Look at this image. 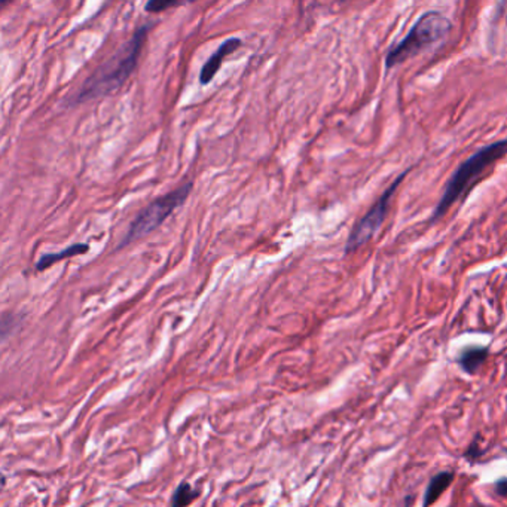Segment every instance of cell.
I'll return each instance as SVG.
<instances>
[{
	"mask_svg": "<svg viewBox=\"0 0 507 507\" xmlns=\"http://www.w3.org/2000/svg\"><path fill=\"white\" fill-rule=\"evenodd\" d=\"M153 23L138 27L133 38L121 46V48L104 63L97 67L82 87L70 97V104H79L92 99L107 96L118 89L133 73L138 55L142 52L143 42Z\"/></svg>",
	"mask_w": 507,
	"mask_h": 507,
	"instance_id": "cell-1",
	"label": "cell"
},
{
	"mask_svg": "<svg viewBox=\"0 0 507 507\" xmlns=\"http://www.w3.org/2000/svg\"><path fill=\"white\" fill-rule=\"evenodd\" d=\"M504 155H507V138L491 143L473 153L469 160H466L457 168L451 179L448 180L433 211L432 219L439 221L442 216H445L457 201H459L461 198L469 194L473 184L479 180V177L488 168L496 164L498 160H501Z\"/></svg>",
	"mask_w": 507,
	"mask_h": 507,
	"instance_id": "cell-2",
	"label": "cell"
},
{
	"mask_svg": "<svg viewBox=\"0 0 507 507\" xmlns=\"http://www.w3.org/2000/svg\"><path fill=\"white\" fill-rule=\"evenodd\" d=\"M452 30L451 20L439 11H428L417 20L411 32L399 43L393 45L386 55V69L390 70L418 55L428 46L447 38Z\"/></svg>",
	"mask_w": 507,
	"mask_h": 507,
	"instance_id": "cell-3",
	"label": "cell"
},
{
	"mask_svg": "<svg viewBox=\"0 0 507 507\" xmlns=\"http://www.w3.org/2000/svg\"><path fill=\"white\" fill-rule=\"evenodd\" d=\"M192 183L188 182L184 183L183 186L172 191L170 194H167L155 201L150 203L138 216L134 219L131 223L128 233L126 234L124 240L119 244V247H124V245L130 244L131 241H135L138 238H143L147 234H150L152 230H155L158 226H161L162 222L167 221V218H170V214L179 208L184 201H186L188 195L191 194Z\"/></svg>",
	"mask_w": 507,
	"mask_h": 507,
	"instance_id": "cell-4",
	"label": "cell"
},
{
	"mask_svg": "<svg viewBox=\"0 0 507 507\" xmlns=\"http://www.w3.org/2000/svg\"><path fill=\"white\" fill-rule=\"evenodd\" d=\"M409 172H411V168H406V170L401 176L396 177V180L377 199V203L371 207V210H369L364 216L357 222L355 229L351 230L348 241L345 244V253L356 252L357 249L362 247V245H364L366 243H369L374 238V235L378 233L384 221H386V218H387V213H389V208L391 204V198L394 196L396 191L399 189V186H401V183L403 182V179L408 176Z\"/></svg>",
	"mask_w": 507,
	"mask_h": 507,
	"instance_id": "cell-5",
	"label": "cell"
},
{
	"mask_svg": "<svg viewBox=\"0 0 507 507\" xmlns=\"http://www.w3.org/2000/svg\"><path fill=\"white\" fill-rule=\"evenodd\" d=\"M241 46V39L238 38H229L226 39L219 48L216 50V52H214L208 60H207V63L203 66L201 69V73H199V84H203V85H207L211 82V79L216 76L218 70L221 69L222 63H223V60L229 55V54H233L235 52L238 48Z\"/></svg>",
	"mask_w": 507,
	"mask_h": 507,
	"instance_id": "cell-6",
	"label": "cell"
},
{
	"mask_svg": "<svg viewBox=\"0 0 507 507\" xmlns=\"http://www.w3.org/2000/svg\"><path fill=\"white\" fill-rule=\"evenodd\" d=\"M488 355H489V350L486 347L472 345L459 352L457 362L466 374L472 375L479 371V367L486 362Z\"/></svg>",
	"mask_w": 507,
	"mask_h": 507,
	"instance_id": "cell-7",
	"label": "cell"
},
{
	"mask_svg": "<svg viewBox=\"0 0 507 507\" xmlns=\"http://www.w3.org/2000/svg\"><path fill=\"white\" fill-rule=\"evenodd\" d=\"M452 481H454V473L451 472H440L436 476H433L425 488L424 507H430L435 501H438L439 497L452 484Z\"/></svg>",
	"mask_w": 507,
	"mask_h": 507,
	"instance_id": "cell-8",
	"label": "cell"
},
{
	"mask_svg": "<svg viewBox=\"0 0 507 507\" xmlns=\"http://www.w3.org/2000/svg\"><path fill=\"white\" fill-rule=\"evenodd\" d=\"M88 250H89V245H88V244H84V243L72 244V245H69V247H66L65 250H61V252L43 255V256L38 260L36 268H38V271H43V269H46V268L52 267L54 264L60 262V260H63V259H66V257H72V256L84 255V253H87Z\"/></svg>",
	"mask_w": 507,
	"mask_h": 507,
	"instance_id": "cell-9",
	"label": "cell"
},
{
	"mask_svg": "<svg viewBox=\"0 0 507 507\" xmlns=\"http://www.w3.org/2000/svg\"><path fill=\"white\" fill-rule=\"evenodd\" d=\"M199 494H201V491L195 489L188 482H183L174 491V494L172 497V507H188L199 497Z\"/></svg>",
	"mask_w": 507,
	"mask_h": 507,
	"instance_id": "cell-10",
	"label": "cell"
},
{
	"mask_svg": "<svg viewBox=\"0 0 507 507\" xmlns=\"http://www.w3.org/2000/svg\"><path fill=\"white\" fill-rule=\"evenodd\" d=\"M180 2H176V0H167V2H161V0H150V2L146 4L145 9L147 12H162L165 9H170V8H176L179 6Z\"/></svg>",
	"mask_w": 507,
	"mask_h": 507,
	"instance_id": "cell-11",
	"label": "cell"
},
{
	"mask_svg": "<svg viewBox=\"0 0 507 507\" xmlns=\"http://www.w3.org/2000/svg\"><path fill=\"white\" fill-rule=\"evenodd\" d=\"M496 494L500 496V497H507V478L500 479L496 484Z\"/></svg>",
	"mask_w": 507,
	"mask_h": 507,
	"instance_id": "cell-12",
	"label": "cell"
}]
</instances>
